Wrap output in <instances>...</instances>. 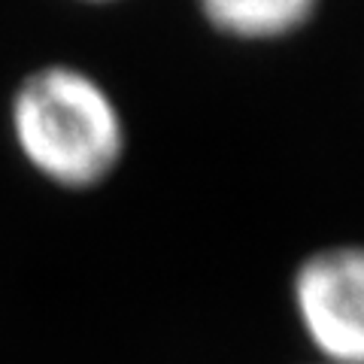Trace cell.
<instances>
[{
	"label": "cell",
	"instance_id": "3",
	"mask_svg": "<svg viewBox=\"0 0 364 364\" xmlns=\"http://www.w3.org/2000/svg\"><path fill=\"white\" fill-rule=\"evenodd\" d=\"M325 0H195L198 18L219 40L240 46L286 43L306 31Z\"/></svg>",
	"mask_w": 364,
	"mask_h": 364
},
{
	"label": "cell",
	"instance_id": "2",
	"mask_svg": "<svg viewBox=\"0 0 364 364\" xmlns=\"http://www.w3.org/2000/svg\"><path fill=\"white\" fill-rule=\"evenodd\" d=\"M291 306L318 364H364V243H328L291 273Z\"/></svg>",
	"mask_w": 364,
	"mask_h": 364
},
{
	"label": "cell",
	"instance_id": "1",
	"mask_svg": "<svg viewBox=\"0 0 364 364\" xmlns=\"http://www.w3.org/2000/svg\"><path fill=\"white\" fill-rule=\"evenodd\" d=\"M6 124L31 173L67 195L104 188L128 155V122L116 95L70 61H46L21 76Z\"/></svg>",
	"mask_w": 364,
	"mask_h": 364
},
{
	"label": "cell",
	"instance_id": "4",
	"mask_svg": "<svg viewBox=\"0 0 364 364\" xmlns=\"http://www.w3.org/2000/svg\"><path fill=\"white\" fill-rule=\"evenodd\" d=\"M76 4H85V6H112V4H124V0H76Z\"/></svg>",
	"mask_w": 364,
	"mask_h": 364
}]
</instances>
